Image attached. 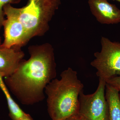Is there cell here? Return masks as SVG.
I'll return each instance as SVG.
<instances>
[{
  "label": "cell",
  "mask_w": 120,
  "mask_h": 120,
  "mask_svg": "<svg viewBox=\"0 0 120 120\" xmlns=\"http://www.w3.org/2000/svg\"><path fill=\"white\" fill-rule=\"evenodd\" d=\"M101 43V51L94 53L90 65L97 69V76L106 81L120 76V42L102 37Z\"/></svg>",
  "instance_id": "obj_4"
},
{
  "label": "cell",
  "mask_w": 120,
  "mask_h": 120,
  "mask_svg": "<svg viewBox=\"0 0 120 120\" xmlns=\"http://www.w3.org/2000/svg\"><path fill=\"white\" fill-rule=\"evenodd\" d=\"M2 77H0V87L4 93L7 99L9 116L12 120H19L26 115L19 105L15 102L11 96L8 88L4 83Z\"/></svg>",
  "instance_id": "obj_10"
},
{
  "label": "cell",
  "mask_w": 120,
  "mask_h": 120,
  "mask_svg": "<svg viewBox=\"0 0 120 120\" xmlns=\"http://www.w3.org/2000/svg\"></svg>",
  "instance_id": "obj_17"
},
{
  "label": "cell",
  "mask_w": 120,
  "mask_h": 120,
  "mask_svg": "<svg viewBox=\"0 0 120 120\" xmlns=\"http://www.w3.org/2000/svg\"><path fill=\"white\" fill-rule=\"evenodd\" d=\"M21 0H0V30L3 27L4 21V8L6 5L11 4H18Z\"/></svg>",
  "instance_id": "obj_11"
},
{
  "label": "cell",
  "mask_w": 120,
  "mask_h": 120,
  "mask_svg": "<svg viewBox=\"0 0 120 120\" xmlns=\"http://www.w3.org/2000/svg\"><path fill=\"white\" fill-rule=\"evenodd\" d=\"M92 15L101 24H117L120 23V9L107 0H88Z\"/></svg>",
  "instance_id": "obj_7"
},
{
  "label": "cell",
  "mask_w": 120,
  "mask_h": 120,
  "mask_svg": "<svg viewBox=\"0 0 120 120\" xmlns=\"http://www.w3.org/2000/svg\"><path fill=\"white\" fill-rule=\"evenodd\" d=\"M0 44H1V39L0 37Z\"/></svg>",
  "instance_id": "obj_16"
},
{
  "label": "cell",
  "mask_w": 120,
  "mask_h": 120,
  "mask_svg": "<svg viewBox=\"0 0 120 120\" xmlns=\"http://www.w3.org/2000/svg\"><path fill=\"white\" fill-rule=\"evenodd\" d=\"M19 120H34L32 117H31L30 114H27L26 116H24L22 118Z\"/></svg>",
  "instance_id": "obj_14"
},
{
  "label": "cell",
  "mask_w": 120,
  "mask_h": 120,
  "mask_svg": "<svg viewBox=\"0 0 120 120\" xmlns=\"http://www.w3.org/2000/svg\"><path fill=\"white\" fill-rule=\"evenodd\" d=\"M60 79H54L47 84V110L52 120H64L79 113V97L83 84L77 72L71 68L63 71Z\"/></svg>",
  "instance_id": "obj_2"
},
{
  "label": "cell",
  "mask_w": 120,
  "mask_h": 120,
  "mask_svg": "<svg viewBox=\"0 0 120 120\" xmlns=\"http://www.w3.org/2000/svg\"><path fill=\"white\" fill-rule=\"evenodd\" d=\"M106 99L109 107V120H120V92L106 83Z\"/></svg>",
  "instance_id": "obj_9"
},
{
  "label": "cell",
  "mask_w": 120,
  "mask_h": 120,
  "mask_svg": "<svg viewBox=\"0 0 120 120\" xmlns=\"http://www.w3.org/2000/svg\"><path fill=\"white\" fill-rule=\"evenodd\" d=\"M21 49L6 48L0 44V75L2 77L6 78L12 75L23 60L24 53Z\"/></svg>",
  "instance_id": "obj_8"
},
{
  "label": "cell",
  "mask_w": 120,
  "mask_h": 120,
  "mask_svg": "<svg viewBox=\"0 0 120 120\" xmlns=\"http://www.w3.org/2000/svg\"><path fill=\"white\" fill-rule=\"evenodd\" d=\"M105 81L99 78L95 92L85 94L83 90L79 97V113L86 120H109V107L105 96Z\"/></svg>",
  "instance_id": "obj_5"
},
{
  "label": "cell",
  "mask_w": 120,
  "mask_h": 120,
  "mask_svg": "<svg viewBox=\"0 0 120 120\" xmlns=\"http://www.w3.org/2000/svg\"><path fill=\"white\" fill-rule=\"evenodd\" d=\"M62 0H29L26 6L15 8L20 21L31 39L43 36L49 30V24Z\"/></svg>",
  "instance_id": "obj_3"
},
{
  "label": "cell",
  "mask_w": 120,
  "mask_h": 120,
  "mask_svg": "<svg viewBox=\"0 0 120 120\" xmlns=\"http://www.w3.org/2000/svg\"><path fill=\"white\" fill-rule=\"evenodd\" d=\"M28 49L30 58L23 60L5 82L20 103L32 105L45 99L46 87L56 76V65L50 43L33 45Z\"/></svg>",
  "instance_id": "obj_1"
},
{
  "label": "cell",
  "mask_w": 120,
  "mask_h": 120,
  "mask_svg": "<svg viewBox=\"0 0 120 120\" xmlns=\"http://www.w3.org/2000/svg\"><path fill=\"white\" fill-rule=\"evenodd\" d=\"M4 11L6 19L3 24L4 39L1 45L6 48H21L31 39L30 35L20 21L15 7L10 4L6 5L4 7Z\"/></svg>",
  "instance_id": "obj_6"
},
{
  "label": "cell",
  "mask_w": 120,
  "mask_h": 120,
  "mask_svg": "<svg viewBox=\"0 0 120 120\" xmlns=\"http://www.w3.org/2000/svg\"><path fill=\"white\" fill-rule=\"evenodd\" d=\"M64 120H86L79 113L71 116Z\"/></svg>",
  "instance_id": "obj_13"
},
{
  "label": "cell",
  "mask_w": 120,
  "mask_h": 120,
  "mask_svg": "<svg viewBox=\"0 0 120 120\" xmlns=\"http://www.w3.org/2000/svg\"><path fill=\"white\" fill-rule=\"evenodd\" d=\"M106 83L120 92V76H116L105 81Z\"/></svg>",
  "instance_id": "obj_12"
},
{
  "label": "cell",
  "mask_w": 120,
  "mask_h": 120,
  "mask_svg": "<svg viewBox=\"0 0 120 120\" xmlns=\"http://www.w3.org/2000/svg\"><path fill=\"white\" fill-rule=\"evenodd\" d=\"M113 0L114 1H117V2L120 3V0Z\"/></svg>",
  "instance_id": "obj_15"
}]
</instances>
